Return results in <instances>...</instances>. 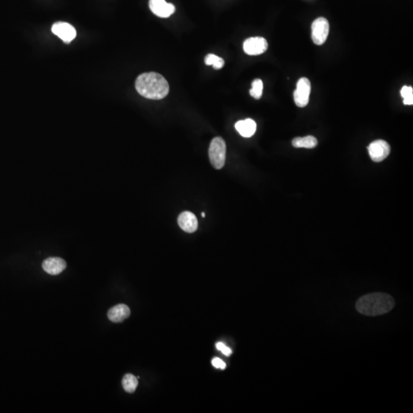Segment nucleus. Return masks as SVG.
I'll list each match as a JSON object with an SVG mask.
<instances>
[{
	"mask_svg": "<svg viewBox=\"0 0 413 413\" xmlns=\"http://www.w3.org/2000/svg\"><path fill=\"white\" fill-rule=\"evenodd\" d=\"M310 94V80L306 77H301L297 82L296 89L294 92V100L296 106L301 108L307 106Z\"/></svg>",
	"mask_w": 413,
	"mask_h": 413,
	"instance_id": "5",
	"label": "nucleus"
},
{
	"mask_svg": "<svg viewBox=\"0 0 413 413\" xmlns=\"http://www.w3.org/2000/svg\"><path fill=\"white\" fill-rule=\"evenodd\" d=\"M226 151V143L222 137L213 139L210 144L209 158L214 169H222L225 166Z\"/></svg>",
	"mask_w": 413,
	"mask_h": 413,
	"instance_id": "3",
	"label": "nucleus"
},
{
	"mask_svg": "<svg viewBox=\"0 0 413 413\" xmlns=\"http://www.w3.org/2000/svg\"><path fill=\"white\" fill-rule=\"evenodd\" d=\"M178 224L181 230L189 234L195 232L198 229V219L196 216L190 211L181 213L178 216Z\"/></svg>",
	"mask_w": 413,
	"mask_h": 413,
	"instance_id": "10",
	"label": "nucleus"
},
{
	"mask_svg": "<svg viewBox=\"0 0 413 413\" xmlns=\"http://www.w3.org/2000/svg\"><path fill=\"white\" fill-rule=\"evenodd\" d=\"M130 309L126 305L120 304L114 306L107 313L108 318L114 323H120L129 318Z\"/></svg>",
	"mask_w": 413,
	"mask_h": 413,
	"instance_id": "12",
	"label": "nucleus"
},
{
	"mask_svg": "<svg viewBox=\"0 0 413 413\" xmlns=\"http://www.w3.org/2000/svg\"><path fill=\"white\" fill-rule=\"evenodd\" d=\"M212 364L216 368H220L222 369V370L226 369V364H225L222 360H221L220 358H214V359L212 360Z\"/></svg>",
	"mask_w": 413,
	"mask_h": 413,
	"instance_id": "20",
	"label": "nucleus"
},
{
	"mask_svg": "<svg viewBox=\"0 0 413 413\" xmlns=\"http://www.w3.org/2000/svg\"><path fill=\"white\" fill-rule=\"evenodd\" d=\"M329 34V22L325 18L315 19L312 25V39L314 43L321 45L327 40Z\"/></svg>",
	"mask_w": 413,
	"mask_h": 413,
	"instance_id": "4",
	"label": "nucleus"
},
{
	"mask_svg": "<svg viewBox=\"0 0 413 413\" xmlns=\"http://www.w3.org/2000/svg\"><path fill=\"white\" fill-rule=\"evenodd\" d=\"M390 150L389 143L382 140H376L368 146L369 155L375 162L383 161L390 155Z\"/></svg>",
	"mask_w": 413,
	"mask_h": 413,
	"instance_id": "6",
	"label": "nucleus"
},
{
	"mask_svg": "<svg viewBox=\"0 0 413 413\" xmlns=\"http://www.w3.org/2000/svg\"><path fill=\"white\" fill-rule=\"evenodd\" d=\"M401 96L403 97L404 104H413V89L411 87L404 86L401 90Z\"/></svg>",
	"mask_w": 413,
	"mask_h": 413,
	"instance_id": "18",
	"label": "nucleus"
},
{
	"mask_svg": "<svg viewBox=\"0 0 413 413\" xmlns=\"http://www.w3.org/2000/svg\"><path fill=\"white\" fill-rule=\"evenodd\" d=\"M138 384V378L130 373L125 375L122 380L123 389L129 393H133L136 390Z\"/></svg>",
	"mask_w": 413,
	"mask_h": 413,
	"instance_id": "15",
	"label": "nucleus"
},
{
	"mask_svg": "<svg viewBox=\"0 0 413 413\" xmlns=\"http://www.w3.org/2000/svg\"><path fill=\"white\" fill-rule=\"evenodd\" d=\"M137 92L151 100H161L168 95L169 85L161 74L155 72L144 73L140 74L135 80Z\"/></svg>",
	"mask_w": 413,
	"mask_h": 413,
	"instance_id": "1",
	"label": "nucleus"
},
{
	"mask_svg": "<svg viewBox=\"0 0 413 413\" xmlns=\"http://www.w3.org/2000/svg\"><path fill=\"white\" fill-rule=\"evenodd\" d=\"M151 11L160 18H168L175 11V6L168 4L166 0H149Z\"/></svg>",
	"mask_w": 413,
	"mask_h": 413,
	"instance_id": "9",
	"label": "nucleus"
},
{
	"mask_svg": "<svg viewBox=\"0 0 413 413\" xmlns=\"http://www.w3.org/2000/svg\"><path fill=\"white\" fill-rule=\"evenodd\" d=\"M318 145V140L312 135L306 137H297L292 140V146L295 148H306L313 149Z\"/></svg>",
	"mask_w": 413,
	"mask_h": 413,
	"instance_id": "14",
	"label": "nucleus"
},
{
	"mask_svg": "<svg viewBox=\"0 0 413 413\" xmlns=\"http://www.w3.org/2000/svg\"><path fill=\"white\" fill-rule=\"evenodd\" d=\"M237 132L245 138L253 136L257 131V123L251 119L240 120L235 125Z\"/></svg>",
	"mask_w": 413,
	"mask_h": 413,
	"instance_id": "13",
	"label": "nucleus"
},
{
	"mask_svg": "<svg viewBox=\"0 0 413 413\" xmlns=\"http://www.w3.org/2000/svg\"><path fill=\"white\" fill-rule=\"evenodd\" d=\"M66 262L60 257H49L42 263V268L47 273L56 276L66 269Z\"/></svg>",
	"mask_w": 413,
	"mask_h": 413,
	"instance_id": "11",
	"label": "nucleus"
},
{
	"mask_svg": "<svg viewBox=\"0 0 413 413\" xmlns=\"http://www.w3.org/2000/svg\"><path fill=\"white\" fill-rule=\"evenodd\" d=\"M216 347H217V349L220 351H222L224 354L226 355V356H230V355L232 353V350H231V348L229 347H227L225 344L222 342H218L216 344Z\"/></svg>",
	"mask_w": 413,
	"mask_h": 413,
	"instance_id": "19",
	"label": "nucleus"
},
{
	"mask_svg": "<svg viewBox=\"0 0 413 413\" xmlns=\"http://www.w3.org/2000/svg\"><path fill=\"white\" fill-rule=\"evenodd\" d=\"M395 301L391 295L387 293L367 294L356 301V310L367 316H378L388 313L394 308Z\"/></svg>",
	"mask_w": 413,
	"mask_h": 413,
	"instance_id": "2",
	"label": "nucleus"
},
{
	"mask_svg": "<svg viewBox=\"0 0 413 413\" xmlns=\"http://www.w3.org/2000/svg\"><path fill=\"white\" fill-rule=\"evenodd\" d=\"M201 216H202L203 217H205V214H204V212H202V214H201Z\"/></svg>",
	"mask_w": 413,
	"mask_h": 413,
	"instance_id": "21",
	"label": "nucleus"
},
{
	"mask_svg": "<svg viewBox=\"0 0 413 413\" xmlns=\"http://www.w3.org/2000/svg\"><path fill=\"white\" fill-rule=\"evenodd\" d=\"M51 31L66 44L72 42L77 36V33H76L74 26L67 22H56L51 27Z\"/></svg>",
	"mask_w": 413,
	"mask_h": 413,
	"instance_id": "8",
	"label": "nucleus"
},
{
	"mask_svg": "<svg viewBox=\"0 0 413 413\" xmlns=\"http://www.w3.org/2000/svg\"><path fill=\"white\" fill-rule=\"evenodd\" d=\"M267 49L268 42L264 38H250L243 43V50L249 56H259L263 54Z\"/></svg>",
	"mask_w": 413,
	"mask_h": 413,
	"instance_id": "7",
	"label": "nucleus"
},
{
	"mask_svg": "<svg viewBox=\"0 0 413 413\" xmlns=\"http://www.w3.org/2000/svg\"><path fill=\"white\" fill-rule=\"evenodd\" d=\"M263 83L260 79H256L253 81L252 89L250 91V94L254 98L259 100L263 95Z\"/></svg>",
	"mask_w": 413,
	"mask_h": 413,
	"instance_id": "17",
	"label": "nucleus"
},
{
	"mask_svg": "<svg viewBox=\"0 0 413 413\" xmlns=\"http://www.w3.org/2000/svg\"><path fill=\"white\" fill-rule=\"evenodd\" d=\"M205 64L207 65H212L214 69H221L225 65V61L222 58L217 57L215 54H209L206 56Z\"/></svg>",
	"mask_w": 413,
	"mask_h": 413,
	"instance_id": "16",
	"label": "nucleus"
}]
</instances>
